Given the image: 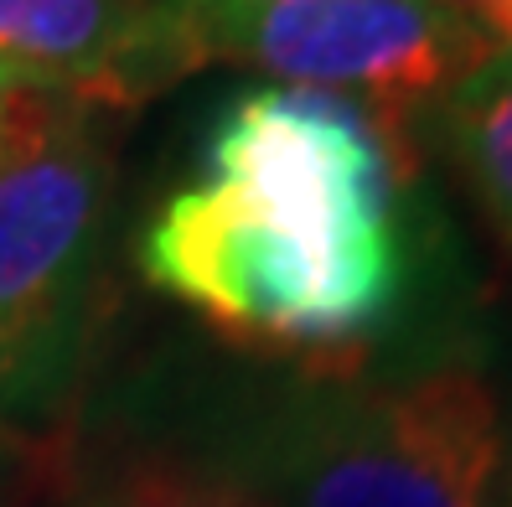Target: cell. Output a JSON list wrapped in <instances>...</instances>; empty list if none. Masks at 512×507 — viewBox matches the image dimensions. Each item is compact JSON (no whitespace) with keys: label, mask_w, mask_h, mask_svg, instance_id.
Wrapping results in <instances>:
<instances>
[{"label":"cell","mask_w":512,"mask_h":507,"mask_svg":"<svg viewBox=\"0 0 512 507\" xmlns=\"http://www.w3.org/2000/svg\"><path fill=\"white\" fill-rule=\"evenodd\" d=\"M414 135L311 88L228 99L202 182L140 233V275L213 332L295 363H368L419 290Z\"/></svg>","instance_id":"obj_1"},{"label":"cell","mask_w":512,"mask_h":507,"mask_svg":"<svg viewBox=\"0 0 512 507\" xmlns=\"http://www.w3.org/2000/svg\"><path fill=\"white\" fill-rule=\"evenodd\" d=\"M197 476L249 507H502L507 409L471 352L295 363L207 414Z\"/></svg>","instance_id":"obj_2"},{"label":"cell","mask_w":512,"mask_h":507,"mask_svg":"<svg viewBox=\"0 0 512 507\" xmlns=\"http://www.w3.org/2000/svg\"><path fill=\"white\" fill-rule=\"evenodd\" d=\"M109 151L94 109L32 94L0 161V430L47 425L88 373L104 301Z\"/></svg>","instance_id":"obj_3"},{"label":"cell","mask_w":512,"mask_h":507,"mask_svg":"<svg viewBox=\"0 0 512 507\" xmlns=\"http://www.w3.org/2000/svg\"><path fill=\"white\" fill-rule=\"evenodd\" d=\"M202 57H233L285 88L347 99L378 125L414 135L492 47L445 0H290L197 32Z\"/></svg>","instance_id":"obj_4"},{"label":"cell","mask_w":512,"mask_h":507,"mask_svg":"<svg viewBox=\"0 0 512 507\" xmlns=\"http://www.w3.org/2000/svg\"><path fill=\"white\" fill-rule=\"evenodd\" d=\"M202 63L161 0H0V78L83 109L140 104Z\"/></svg>","instance_id":"obj_5"},{"label":"cell","mask_w":512,"mask_h":507,"mask_svg":"<svg viewBox=\"0 0 512 507\" xmlns=\"http://www.w3.org/2000/svg\"><path fill=\"white\" fill-rule=\"evenodd\" d=\"M435 135L456 161L481 218L512 254V57L492 52L435 109Z\"/></svg>","instance_id":"obj_6"},{"label":"cell","mask_w":512,"mask_h":507,"mask_svg":"<svg viewBox=\"0 0 512 507\" xmlns=\"http://www.w3.org/2000/svg\"><path fill=\"white\" fill-rule=\"evenodd\" d=\"M88 507H249L238 492L207 482L197 471H145L135 482H119L114 492L94 497Z\"/></svg>","instance_id":"obj_7"},{"label":"cell","mask_w":512,"mask_h":507,"mask_svg":"<svg viewBox=\"0 0 512 507\" xmlns=\"http://www.w3.org/2000/svg\"><path fill=\"white\" fill-rule=\"evenodd\" d=\"M492 52L512 57V0H445Z\"/></svg>","instance_id":"obj_8"},{"label":"cell","mask_w":512,"mask_h":507,"mask_svg":"<svg viewBox=\"0 0 512 507\" xmlns=\"http://www.w3.org/2000/svg\"><path fill=\"white\" fill-rule=\"evenodd\" d=\"M161 6H166V11L197 37L202 26H213V21L249 16V11H264V6H290V0H161Z\"/></svg>","instance_id":"obj_9"},{"label":"cell","mask_w":512,"mask_h":507,"mask_svg":"<svg viewBox=\"0 0 512 507\" xmlns=\"http://www.w3.org/2000/svg\"><path fill=\"white\" fill-rule=\"evenodd\" d=\"M32 94H37V88L0 78V161L11 156V145H16V135H21V125H26V109H32Z\"/></svg>","instance_id":"obj_10"},{"label":"cell","mask_w":512,"mask_h":507,"mask_svg":"<svg viewBox=\"0 0 512 507\" xmlns=\"http://www.w3.org/2000/svg\"><path fill=\"white\" fill-rule=\"evenodd\" d=\"M11 476H16V445H11L6 430H0V507H6V497H11Z\"/></svg>","instance_id":"obj_11"},{"label":"cell","mask_w":512,"mask_h":507,"mask_svg":"<svg viewBox=\"0 0 512 507\" xmlns=\"http://www.w3.org/2000/svg\"><path fill=\"white\" fill-rule=\"evenodd\" d=\"M502 507H512V440H507V471H502Z\"/></svg>","instance_id":"obj_12"}]
</instances>
